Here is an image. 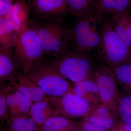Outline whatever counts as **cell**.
Instances as JSON below:
<instances>
[{
	"label": "cell",
	"instance_id": "obj_1",
	"mask_svg": "<svg viewBox=\"0 0 131 131\" xmlns=\"http://www.w3.org/2000/svg\"><path fill=\"white\" fill-rule=\"evenodd\" d=\"M101 16L95 10L88 14L76 17L72 26L67 28L69 49L89 54L97 49L100 41L98 27Z\"/></svg>",
	"mask_w": 131,
	"mask_h": 131
},
{
	"label": "cell",
	"instance_id": "obj_2",
	"mask_svg": "<svg viewBox=\"0 0 131 131\" xmlns=\"http://www.w3.org/2000/svg\"><path fill=\"white\" fill-rule=\"evenodd\" d=\"M62 19H46L34 16L29 19V25L37 34L45 55L53 58L69 49L67 28Z\"/></svg>",
	"mask_w": 131,
	"mask_h": 131
},
{
	"label": "cell",
	"instance_id": "obj_3",
	"mask_svg": "<svg viewBox=\"0 0 131 131\" xmlns=\"http://www.w3.org/2000/svg\"><path fill=\"white\" fill-rule=\"evenodd\" d=\"M50 63L62 76L74 83L93 79L97 66L90 54L70 49Z\"/></svg>",
	"mask_w": 131,
	"mask_h": 131
},
{
	"label": "cell",
	"instance_id": "obj_4",
	"mask_svg": "<svg viewBox=\"0 0 131 131\" xmlns=\"http://www.w3.org/2000/svg\"><path fill=\"white\" fill-rule=\"evenodd\" d=\"M97 49L99 61L110 68L131 63V48L114 30L110 20L103 23L101 29L100 41Z\"/></svg>",
	"mask_w": 131,
	"mask_h": 131
},
{
	"label": "cell",
	"instance_id": "obj_5",
	"mask_svg": "<svg viewBox=\"0 0 131 131\" xmlns=\"http://www.w3.org/2000/svg\"><path fill=\"white\" fill-rule=\"evenodd\" d=\"M19 70L28 74L43 63L45 52L37 33L30 25L19 34L14 48Z\"/></svg>",
	"mask_w": 131,
	"mask_h": 131
},
{
	"label": "cell",
	"instance_id": "obj_6",
	"mask_svg": "<svg viewBox=\"0 0 131 131\" xmlns=\"http://www.w3.org/2000/svg\"><path fill=\"white\" fill-rule=\"evenodd\" d=\"M27 74L49 97L61 96L73 93V88L67 79L50 63H43Z\"/></svg>",
	"mask_w": 131,
	"mask_h": 131
},
{
	"label": "cell",
	"instance_id": "obj_7",
	"mask_svg": "<svg viewBox=\"0 0 131 131\" xmlns=\"http://www.w3.org/2000/svg\"><path fill=\"white\" fill-rule=\"evenodd\" d=\"M93 80L98 86L101 103L107 108L117 118H119L118 104L120 96L114 73L106 64L97 65Z\"/></svg>",
	"mask_w": 131,
	"mask_h": 131
},
{
	"label": "cell",
	"instance_id": "obj_8",
	"mask_svg": "<svg viewBox=\"0 0 131 131\" xmlns=\"http://www.w3.org/2000/svg\"><path fill=\"white\" fill-rule=\"evenodd\" d=\"M49 101L57 115L70 119L86 118L98 106L91 104L86 99L73 93L50 97Z\"/></svg>",
	"mask_w": 131,
	"mask_h": 131
},
{
	"label": "cell",
	"instance_id": "obj_9",
	"mask_svg": "<svg viewBox=\"0 0 131 131\" xmlns=\"http://www.w3.org/2000/svg\"><path fill=\"white\" fill-rule=\"evenodd\" d=\"M30 13L39 18H62L68 13L66 0H28Z\"/></svg>",
	"mask_w": 131,
	"mask_h": 131
},
{
	"label": "cell",
	"instance_id": "obj_10",
	"mask_svg": "<svg viewBox=\"0 0 131 131\" xmlns=\"http://www.w3.org/2000/svg\"><path fill=\"white\" fill-rule=\"evenodd\" d=\"M8 83L33 103L40 101H49V96L27 74L20 72L13 80Z\"/></svg>",
	"mask_w": 131,
	"mask_h": 131
},
{
	"label": "cell",
	"instance_id": "obj_11",
	"mask_svg": "<svg viewBox=\"0 0 131 131\" xmlns=\"http://www.w3.org/2000/svg\"><path fill=\"white\" fill-rule=\"evenodd\" d=\"M20 72L14 49H0V85L11 81Z\"/></svg>",
	"mask_w": 131,
	"mask_h": 131
},
{
	"label": "cell",
	"instance_id": "obj_12",
	"mask_svg": "<svg viewBox=\"0 0 131 131\" xmlns=\"http://www.w3.org/2000/svg\"><path fill=\"white\" fill-rule=\"evenodd\" d=\"M30 9L25 0H15L11 11L5 17L19 34L29 25Z\"/></svg>",
	"mask_w": 131,
	"mask_h": 131
},
{
	"label": "cell",
	"instance_id": "obj_13",
	"mask_svg": "<svg viewBox=\"0 0 131 131\" xmlns=\"http://www.w3.org/2000/svg\"><path fill=\"white\" fill-rule=\"evenodd\" d=\"M9 85V89L6 94L9 118L23 115H29L33 103Z\"/></svg>",
	"mask_w": 131,
	"mask_h": 131
},
{
	"label": "cell",
	"instance_id": "obj_14",
	"mask_svg": "<svg viewBox=\"0 0 131 131\" xmlns=\"http://www.w3.org/2000/svg\"><path fill=\"white\" fill-rule=\"evenodd\" d=\"M110 21L114 31L131 48V15L127 10L114 13Z\"/></svg>",
	"mask_w": 131,
	"mask_h": 131
},
{
	"label": "cell",
	"instance_id": "obj_15",
	"mask_svg": "<svg viewBox=\"0 0 131 131\" xmlns=\"http://www.w3.org/2000/svg\"><path fill=\"white\" fill-rule=\"evenodd\" d=\"M73 93L77 96L86 99L90 103L95 105L102 104L98 86L93 79L74 83Z\"/></svg>",
	"mask_w": 131,
	"mask_h": 131
},
{
	"label": "cell",
	"instance_id": "obj_16",
	"mask_svg": "<svg viewBox=\"0 0 131 131\" xmlns=\"http://www.w3.org/2000/svg\"><path fill=\"white\" fill-rule=\"evenodd\" d=\"M57 115L49 101H42L33 103L29 115L40 127L49 118Z\"/></svg>",
	"mask_w": 131,
	"mask_h": 131
},
{
	"label": "cell",
	"instance_id": "obj_17",
	"mask_svg": "<svg viewBox=\"0 0 131 131\" xmlns=\"http://www.w3.org/2000/svg\"><path fill=\"white\" fill-rule=\"evenodd\" d=\"M40 131H73L79 130V124L70 119L60 115L49 118L39 127Z\"/></svg>",
	"mask_w": 131,
	"mask_h": 131
},
{
	"label": "cell",
	"instance_id": "obj_18",
	"mask_svg": "<svg viewBox=\"0 0 131 131\" xmlns=\"http://www.w3.org/2000/svg\"><path fill=\"white\" fill-rule=\"evenodd\" d=\"M95 10L101 16L103 14L128 11L131 0H92Z\"/></svg>",
	"mask_w": 131,
	"mask_h": 131
},
{
	"label": "cell",
	"instance_id": "obj_19",
	"mask_svg": "<svg viewBox=\"0 0 131 131\" xmlns=\"http://www.w3.org/2000/svg\"><path fill=\"white\" fill-rule=\"evenodd\" d=\"M19 34L7 19L0 18V49H14Z\"/></svg>",
	"mask_w": 131,
	"mask_h": 131
},
{
	"label": "cell",
	"instance_id": "obj_20",
	"mask_svg": "<svg viewBox=\"0 0 131 131\" xmlns=\"http://www.w3.org/2000/svg\"><path fill=\"white\" fill-rule=\"evenodd\" d=\"M110 68L123 93L131 95V63L122 64Z\"/></svg>",
	"mask_w": 131,
	"mask_h": 131
},
{
	"label": "cell",
	"instance_id": "obj_21",
	"mask_svg": "<svg viewBox=\"0 0 131 131\" xmlns=\"http://www.w3.org/2000/svg\"><path fill=\"white\" fill-rule=\"evenodd\" d=\"M7 121L8 131H40L39 127L28 115L11 117Z\"/></svg>",
	"mask_w": 131,
	"mask_h": 131
},
{
	"label": "cell",
	"instance_id": "obj_22",
	"mask_svg": "<svg viewBox=\"0 0 131 131\" xmlns=\"http://www.w3.org/2000/svg\"><path fill=\"white\" fill-rule=\"evenodd\" d=\"M68 13L76 17L83 16L95 10L92 0H66Z\"/></svg>",
	"mask_w": 131,
	"mask_h": 131
},
{
	"label": "cell",
	"instance_id": "obj_23",
	"mask_svg": "<svg viewBox=\"0 0 131 131\" xmlns=\"http://www.w3.org/2000/svg\"><path fill=\"white\" fill-rule=\"evenodd\" d=\"M119 118L124 125H131V95H120L118 104Z\"/></svg>",
	"mask_w": 131,
	"mask_h": 131
},
{
	"label": "cell",
	"instance_id": "obj_24",
	"mask_svg": "<svg viewBox=\"0 0 131 131\" xmlns=\"http://www.w3.org/2000/svg\"><path fill=\"white\" fill-rule=\"evenodd\" d=\"M83 119L109 130L116 125V118L114 116L89 115Z\"/></svg>",
	"mask_w": 131,
	"mask_h": 131
},
{
	"label": "cell",
	"instance_id": "obj_25",
	"mask_svg": "<svg viewBox=\"0 0 131 131\" xmlns=\"http://www.w3.org/2000/svg\"><path fill=\"white\" fill-rule=\"evenodd\" d=\"M0 118L2 121H7L9 119L6 94L9 89L8 83L0 85Z\"/></svg>",
	"mask_w": 131,
	"mask_h": 131
},
{
	"label": "cell",
	"instance_id": "obj_26",
	"mask_svg": "<svg viewBox=\"0 0 131 131\" xmlns=\"http://www.w3.org/2000/svg\"><path fill=\"white\" fill-rule=\"evenodd\" d=\"M78 124L80 131H109L83 119Z\"/></svg>",
	"mask_w": 131,
	"mask_h": 131
},
{
	"label": "cell",
	"instance_id": "obj_27",
	"mask_svg": "<svg viewBox=\"0 0 131 131\" xmlns=\"http://www.w3.org/2000/svg\"><path fill=\"white\" fill-rule=\"evenodd\" d=\"M14 0H0V18H5L12 10Z\"/></svg>",
	"mask_w": 131,
	"mask_h": 131
},
{
	"label": "cell",
	"instance_id": "obj_28",
	"mask_svg": "<svg viewBox=\"0 0 131 131\" xmlns=\"http://www.w3.org/2000/svg\"><path fill=\"white\" fill-rule=\"evenodd\" d=\"M123 128L125 131H131V125H123Z\"/></svg>",
	"mask_w": 131,
	"mask_h": 131
},
{
	"label": "cell",
	"instance_id": "obj_29",
	"mask_svg": "<svg viewBox=\"0 0 131 131\" xmlns=\"http://www.w3.org/2000/svg\"><path fill=\"white\" fill-rule=\"evenodd\" d=\"M117 131H124V130H118Z\"/></svg>",
	"mask_w": 131,
	"mask_h": 131
},
{
	"label": "cell",
	"instance_id": "obj_30",
	"mask_svg": "<svg viewBox=\"0 0 131 131\" xmlns=\"http://www.w3.org/2000/svg\"><path fill=\"white\" fill-rule=\"evenodd\" d=\"M80 131L78 130H74V131Z\"/></svg>",
	"mask_w": 131,
	"mask_h": 131
}]
</instances>
